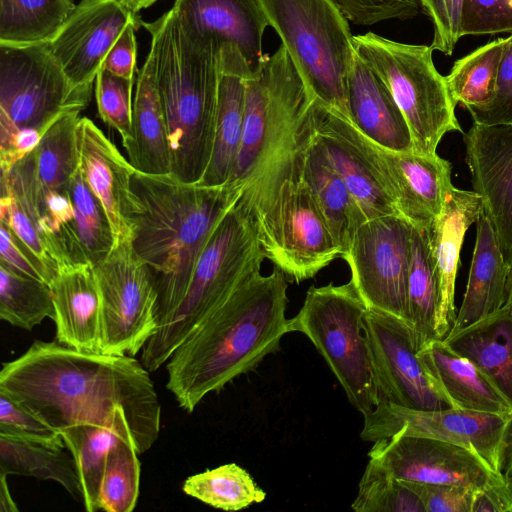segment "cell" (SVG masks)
Segmentation results:
<instances>
[{
    "instance_id": "obj_1",
    "label": "cell",
    "mask_w": 512,
    "mask_h": 512,
    "mask_svg": "<svg viewBox=\"0 0 512 512\" xmlns=\"http://www.w3.org/2000/svg\"><path fill=\"white\" fill-rule=\"evenodd\" d=\"M149 373L128 355L36 340L2 364L0 392L60 434L79 425H111L125 412L140 455L152 447L161 428V405Z\"/></svg>"
},
{
    "instance_id": "obj_2",
    "label": "cell",
    "mask_w": 512,
    "mask_h": 512,
    "mask_svg": "<svg viewBox=\"0 0 512 512\" xmlns=\"http://www.w3.org/2000/svg\"><path fill=\"white\" fill-rule=\"evenodd\" d=\"M287 277L277 267L255 274L171 355L166 388L187 413L202 399L253 370L290 333Z\"/></svg>"
},
{
    "instance_id": "obj_3",
    "label": "cell",
    "mask_w": 512,
    "mask_h": 512,
    "mask_svg": "<svg viewBox=\"0 0 512 512\" xmlns=\"http://www.w3.org/2000/svg\"><path fill=\"white\" fill-rule=\"evenodd\" d=\"M245 185L209 187L182 182L171 174L134 173L132 247L155 281L157 327L184 298L212 233Z\"/></svg>"
},
{
    "instance_id": "obj_4",
    "label": "cell",
    "mask_w": 512,
    "mask_h": 512,
    "mask_svg": "<svg viewBox=\"0 0 512 512\" xmlns=\"http://www.w3.org/2000/svg\"><path fill=\"white\" fill-rule=\"evenodd\" d=\"M140 24L151 35L171 175L185 183H198L214 145L220 50L191 33L173 9L153 22Z\"/></svg>"
},
{
    "instance_id": "obj_5",
    "label": "cell",
    "mask_w": 512,
    "mask_h": 512,
    "mask_svg": "<svg viewBox=\"0 0 512 512\" xmlns=\"http://www.w3.org/2000/svg\"><path fill=\"white\" fill-rule=\"evenodd\" d=\"M294 141L246 183L243 196L266 258L288 279L300 283L342 252L296 170L291 153Z\"/></svg>"
},
{
    "instance_id": "obj_6",
    "label": "cell",
    "mask_w": 512,
    "mask_h": 512,
    "mask_svg": "<svg viewBox=\"0 0 512 512\" xmlns=\"http://www.w3.org/2000/svg\"><path fill=\"white\" fill-rule=\"evenodd\" d=\"M265 258L252 211L242 192L212 233L184 298L144 346V367L154 372L167 363L234 291L260 272Z\"/></svg>"
},
{
    "instance_id": "obj_7",
    "label": "cell",
    "mask_w": 512,
    "mask_h": 512,
    "mask_svg": "<svg viewBox=\"0 0 512 512\" xmlns=\"http://www.w3.org/2000/svg\"><path fill=\"white\" fill-rule=\"evenodd\" d=\"M259 1L313 97L347 118L346 87L357 54L340 8L333 0Z\"/></svg>"
},
{
    "instance_id": "obj_8",
    "label": "cell",
    "mask_w": 512,
    "mask_h": 512,
    "mask_svg": "<svg viewBox=\"0 0 512 512\" xmlns=\"http://www.w3.org/2000/svg\"><path fill=\"white\" fill-rule=\"evenodd\" d=\"M354 46L358 58L383 81L401 110L414 152L435 154L446 133L462 132L431 46L396 42L372 32L354 36Z\"/></svg>"
},
{
    "instance_id": "obj_9",
    "label": "cell",
    "mask_w": 512,
    "mask_h": 512,
    "mask_svg": "<svg viewBox=\"0 0 512 512\" xmlns=\"http://www.w3.org/2000/svg\"><path fill=\"white\" fill-rule=\"evenodd\" d=\"M367 307L353 283L311 286L299 312L288 319L289 332L306 335L327 362L349 402L362 415L380 396L363 330Z\"/></svg>"
},
{
    "instance_id": "obj_10",
    "label": "cell",
    "mask_w": 512,
    "mask_h": 512,
    "mask_svg": "<svg viewBox=\"0 0 512 512\" xmlns=\"http://www.w3.org/2000/svg\"><path fill=\"white\" fill-rule=\"evenodd\" d=\"M315 98L281 44L246 78L241 145L229 182H245L294 139Z\"/></svg>"
},
{
    "instance_id": "obj_11",
    "label": "cell",
    "mask_w": 512,
    "mask_h": 512,
    "mask_svg": "<svg viewBox=\"0 0 512 512\" xmlns=\"http://www.w3.org/2000/svg\"><path fill=\"white\" fill-rule=\"evenodd\" d=\"M91 93L71 84L48 43L0 45V139L23 130L45 134L84 110Z\"/></svg>"
},
{
    "instance_id": "obj_12",
    "label": "cell",
    "mask_w": 512,
    "mask_h": 512,
    "mask_svg": "<svg viewBox=\"0 0 512 512\" xmlns=\"http://www.w3.org/2000/svg\"><path fill=\"white\" fill-rule=\"evenodd\" d=\"M100 295L101 353L135 357L157 330V289L132 242L93 265Z\"/></svg>"
},
{
    "instance_id": "obj_13",
    "label": "cell",
    "mask_w": 512,
    "mask_h": 512,
    "mask_svg": "<svg viewBox=\"0 0 512 512\" xmlns=\"http://www.w3.org/2000/svg\"><path fill=\"white\" fill-rule=\"evenodd\" d=\"M363 416L360 436L364 441L375 442L396 433L434 438L468 449L493 472L502 474L512 414L452 407L420 410L380 402Z\"/></svg>"
},
{
    "instance_id": "obj_14",
    "label": "cell",
    "mask_w": 512,
    "mask_h": 512,
    "mask_svg": "<svg viewBox=\"0 0 512 512\" xmlns=\"http://www.w3.org/2000/svg\"><path fill=\"white\" fill-rule=\"evenodd\" d=\"M411 233V223L399 214L369 219L356 230L342 256L366 307L408 323Z\"/></svg>"
},
{
    "instance_id": "obj_15",
    "label": "cell",
    "mask_w": 512,
    "mask_h": 512,
    "mask_svg": "<svg viewBox=\"0 0 512 512\" xmlns=\"http://www.w3.org/2000/svg\"><path fill=\"white\" fill-rule=\"evenodd\" d=\"M362 326L380 402L420 410L448 407L431 386L417 357L419 346L408 322L389 313L367 308Z\"/></svg>"
},
{
    "instance_id": "obj_16",
    "label": "cell",
    "mask_w": 512,
    "mask_h": 512,
    "mask_svg": "<svg viewBox=\"0 0 512 512\" xmlns=\"http://www.w3.org/2000/svg\"><path fill=\"white\" fill-rule=\"evenodd\" d=\"M368 456L370 462L400 481L479 489L503 478L468 449L429 437L396 433L375 441Z\"/></svg>"
},
{
    "instance_id": "obj_17",
    "label": "cell",
    "mask_w": 512,
    "mask_h": 512,
    "mask_svg": "<svg viewBox=\"0 0 512 512\" xmlns=\"http://www.w3.org/2000/svg\"><path fill=\"white\" fill-rule=\"evenodd\" d=\"M306 114L314 139L344 180L364 220L399 214L366 137L340 112L317 99Z\"/></svg>"
},
{
    "instance_id": "obj_18",
    "label": "cell",
    "mask_w": 512,
    "mask_h": 512,
    "mask_svg": "<svg viewBox=\"0 0 512 512\" xmlns=\"http://www.w3.org/2000/svg\"><path fill=\"white\" fill-rule=\"evenodd\" d=\"M140 22L116 0H81L48 45L71 84L92 90L113 44L128 25Z\"/></svg>"
},
{
    "instance_id": "obj_19",
    "label": "cell",
    "mask_w": 512,
    "mask_h": 512,
    "mask_svg": "<svg viewBox=\"0 0 512 512\" xmlns=\"http://www.w3.org/2000/svg\"><path fill=\"white\" fill-rule=\"evenodd\" d=\"M473 191L512 266V124H473L463 134Z\"/></svg>"
},
{
    "instance_id": "obj_20",
    "label": "cell",
    "mask_w": 512,
    "mask_h": 512,
    "mask_svg": "<svg viewBox=\"0 0 512 512\" xmlns=\"http://www.w3.org/2000/svg\"><path fill=\"white\" fill-rule=\"evenodd\" d=\"M367 144L398 213L414 227L430 228L452 184L451 163L437 153L396 152L369 139Z\"/></svg>"
},
{
    "instance_id": "obj_21",
    "label": "cell",
    "mask_w": 512,
    "mask_h": 512,
    "mask_svg": "<svg viewBox=\"0 0 512 512\" xmlns=\"http://www.w3.org/2000/svg\"><path fill=\"white\" fill-rule=\"evenodd\" d=\"M1 179L37 227L60 271L91 264L75 229L70 192L38 184L33 151L1 172Z\"/></svg>"
},
{
    "instance_id": "obj_22",
    "label": "cell",
    "mask_w": 512,
    "mask_h": 512,
    "mask_svg": "<svg viewBox=\"0 0 512 512\" xmlns=\"http://www.w3.org/2000/svg\"><path fill=\"white\" fill-rule=\"evenodd\" d=\"M77 141L81 171L107 213L115 245L132 242L131 180L136 169L88 117L79 120Z\"/></svg>"
},
{
    "instance_id": "obj_23",
    "label": "cell",
    "mask_w": 512,
    "mask_h": 512,
    "mask_svg": "<svg viewBox=\"0 0 512 512\" xmlns=\"http://www.w3.org/2000/svg\"><path fill=\"white\" fill-rule=\"evenodd\" d=\"M182 24L219 50L229 44L242 53L252 72L264 60L262 38L269 25L259 0H175Z\"/></svg>"
},
{
    "instance_id": "obj_24",
    "label": "cell",
    "mask_w": 512,
    "mask_h": 512,
    "mask_svg": "<svg viewBox=\"0 0 512 512\" xmlns=\"http://www.w3.org/2000/svg\"><path fill=\"white\" fill-rule=\"evenodd\" d=\"M306 113L292 145V159L340 247L342 257L365 220L344 180L314 139Z\"/></svg>"
},
{
    "instance_id": "obj_25",
    "label": "cell",
    "mask_w": 512,
    "mask_h": 512,
    "mask_svg": "<svg viewBox=\"0 0 512 512\" xmlns=\"http://www.w3.org/2000/svg\"><path fill=\"white\" fill-rule=\"evenodd\" d=\"M482 213L483 204L478 194L456 188L451 184L445 191L440 216L430 228L439 282V301L435 318L437 338H445L455 323V281L460 252L468 228L476 223Z\"/></svg>"
},
{
    "instance_id": "obj_26",
    "label": "cell",
    "mask_w": 512,
    "mask_h": 512,
    "mask_svg": "<svg viewBox=\"0 0 512 512\" xmlns=\"http://www.w3.org/2000/svg\"><path fill=\"white\" fill-rule=\"evenodd\" d=\"M252 73L238 48L229 44L220 48L214 145L199 185L222 186L231 179L242 140L246 78Z\"/></svg>"
},
{
    "instance_id": "obj_27",
    "label": "cell",
    "mask_w": 512,
    "mask_h": 512,
    "mask_svg": "<svg viewBox=\"0 0 512 512\" xmlns=\"http://www.w3.org/2000/svg\"><path fill=\"white\" fill-rule=\"evenodd\" d=\"M417 357L431 386L448 407L512 414V407L480 370L444 339L428 340Z\"/></svg>"
},
{
    "instance_id": "obj_28",
    "label": "cell",
    "mask_w": 512,
    "mask_h": 512,
    "mask_svg": "<svg viewBox=\"0 0 512 512\" xmlns=\"http://www.w3.org/2000/svg\"><path fill=\"white\" fill-rule=\"evenodd\" d=\"M347 118L367 139L396 152H411L407 122L383 81L357 56L346 87Z\"/></svg>"
},
{
    "instance_id": "obj_29",
    "label": "cell",
    "mask_w": 512,
    "mask_h": 512,
    "mask_svg": "<svg viewBox=\"0 0 512 512\" xmlns=\"http://www.w3.org/2000/svg\"><path fill=\"white\" fill-rule=\"evenodd\" d=\"M49 285L57 342L79 351L101 353L100 295L93 265L63 269Z\"/></svg>"
},
{
    "instance_id": "obj_30",
    "label": "cell",
    "mask_w": 512,
    "mask_h": 512,
    "mask_svg": "<svg viewBox=\"0 0 512 512\" xmlns=\"http://www.w3.org/2000/svg\"><path fill=\"white\" fill-rule=\"evenodd\" d=\"M124 148L136 171L149 175L171 174L167 123L151 51L138 72L132 104V138Z\"/></svg>"
},
{
    "instance_id": "obj_31",
    "label": "cell",
    "mask_w": 512,
    "mask_h": 512,
    "mask_svg": "<svg viewBox=\"0 0 512 512\" xmlns=\"http://www.w3.org/2000/svg\"><path fill=\"white\" fill-rule=\"evenodd\" d=\"M443 339L512 407V314L505 305Z\"/></svg>"
},
{
    "instance_id": "obj_32",
    "label": "cell",
    "mask_w": 512,
    "mask_h": 512,
    "mask_svg": "<svg viewBox=\"0 0 512 512\" xmlns=\"http://www.w3.org/2000/svg\"><path fill=\"white\" fill-rule=\"evenodd\" d=\"M509 268L492 224L482 213L476 221V240L466 291L449 333L468 326L505 304Z\"/></svg>"
},
{
    "instance_id": "obj_33",
    "label": "cell",
    "mask_w": 512,
    "mask_h": 512,
    "mask_svg": "<svg viewBox=\"0 0 512 512\" xmlns=\"http://www.w3.org/2000/svg\"><path fill=\"white\" fill-rule=\"evenodd\" d=\"M0 473L52 480L82 500L76 461L63 439L47 441L0 432Z\"/></svg>"
},
{
    "instance_id": "obj_34",
    "label": "cell",
    "mask_w": 512,
    "mask_h": 512,
    "mask_svg": "<svg viewBox=\"0 0 512 512\" xmlns=\"http://www.w3.org/2000/svg\"><path fill=\"white\" fill-rule=\"evenodd\" d=\"M61 436L75 458L86 511H99L100 483L109 452L124 441L135 444L126 413L121 412L111 425H79Z\"/></svg>"
},
{
    "instance_id": "obj_35",
    "label": "cell",
    "mask_w": 512,
    "mask_h": 512,
    "mask_svg": "<svg viewBox=\"0 0 512 512\" xmlns=\"http://www.w3.org/2000/svg\"><path fill=\"white\" fill-rule=\"evenodd\" d=\"M431 228V227H430ZM430 228L412 226L411 261L408 276V319L419 348L437 338L435 318L439 301V282Z\"/></svg>"
},
{
    "instance_id": "obj_36",
    "label": "cell",
    "mask_w": 512,
    "mask_h": 512,
    "mask_svg": "<svg viewBox=\"0 0 512 512\" xmlns=\"http://www.w3.org/2000/svg\"><path fill=\"white\" fill-rule=\"evenodd\" d=\"M75 7L73 0H0V45L51 42Z\"/></svg>"
},
{
    "instance_id": "obj_37",
    "label": "cell",
    "mask_w": 512,
    "mask_h": 512,
    "mask_svg": "<svg viewBox=\"0 0 512 512\" xmlns=\"http://www.w3.org/2000/svg\"><path fill=\"white\" fill-rule=\"evenodd\" d=\"M509 40L510 36L498 38L454 62L445 78L456 105L468 110L494 98L500 63Z\"/></svg>"
},
{
    "instance_id": "obj_38",
    "label": "cell",
    "mask_w": 512,
    "mask_h": 512,
    "mask_svg": "<svg viewBox=\"0 0 512 512\" xmlns=\"http://www.w3.org/2000/svg\"><path fill=\"white\" fill-rule=\"evenodd\" d=\"M79 115V112H72L60 118L33 150L37 181L44 189L69 191L71 180L80 167Z\"/></svg>"
},
{
    "instance_id": "obj_39",
    "label": "cell",
    "mask_w": 512,
    "mask_h": 512,
    "mask_svg": "<svg viewBox=\"0 0 512 512\" xmlns=\"http://www.w3.org/2000/svg\"><path fill=\"white\" fill-rule=\"evenodd\" d=\"M182 490L188 496L225 511L242 510L266 497L249 473L235 463L188 477Z\"/></svg>"
},
{
    "instance_id": "obj_40",
    "label": "cell",
    "mask_w": 512,
    "mask_h": 512,
    "mask_svg": "<svg viewBox=\"0 0 512 512\" xmlns=\"http://www.w3.org/2000/svg\"><path fill=\"white\" fill-rule=\"evenodd\" d=\"M50 285L23 276L0 264V318L12 326L32 330L45 318L54 319Z\"/></svg>"
},
{
    "instance_id": "obj_41",
    "label": "cell",
    "mask_w": 512,
    "mask_h": 512,
    "mask_svg": "<svg viewBox=\"0 0 512 512\" xmlns=\"http://www.w3.org/2000/svg\"><path fill=\"white\" fill-rule=\"evenodd\" d=\"M69 192L78 238L90 263L95 265L104 260L115 245L109 218L80 167L71 180Z\"/></svg>"
},
{
    "instance_id": "obj_42",
    "label": "cell",
    "mask_w": 512,
    "mask_h": 512,
    "mask_svg": "<svg viewBox=\"0 0 512 512\" xmlns=\"http://www.w3.org/2000/svg\"><path fill=\"white\" fill-rule=\"evenodd\" d=\"M138 455L132 441L121 442L109 452L100 483V510L106 512L134 510L140 484Z\"/></svg>"
},
{
    "instance_id": "obj_43",
    "label": "cell",
    "mask_w": 512,
    "mask_h": 512,
    "mask_svg": "<svg viewBox=\"0 0 512 512\" xmlns=\"http://www.w3.org/2000/svg\"><path fill=\"white\" fill-rule=\"evenodd\" d=\"M351 507L357 512H425L411 489L370 461Z\"/></svg>"
},
{
    "instance_id": "obj_44",
    "label": "cell",
    "mask_w": 512,
    "mask_h": 512,
    "mask_svg": "<svg viewBox=\"0 0 512 512\" xmlns=\"http://www.w3.org/2000/svg\"><path fill=\"white\" fill-rule=\"evenodd\" d=\"M0 222L5 223L32 258L45 281L50 284L60 269L44 239L25 210L13 197L7 183L1 179Z\"/></svg>"
},
{
    "instance_id": "obj_45",
    "label": "cell",
    "mask_w": 512,
    "mask_h": 512,
    "mask_svg": "<svg viewBox=\"0 0 512 512\" xmlns=\"http://www.w3.org/2000/svg\"><path fill=\"white\" fill-rule=\"evenodd\" d=\"M134 80L101 68L95 79V97L102 121L115 129L125 146L132 138L131 93Z\"/></svg>"
},
{
    "instance_id": "obj_46",
    "label": "cell",
    "mask_w": 512,
    "mask_h": 512,
    "mask_svg": "<svg viewBox=\"0 0 512 512\" xmlns=\"http://www.w3.org/2000/svg\"><path fill=\"white\" fill-rule=\"evenodd\" d=\"M461 27L462 36L512 34L509 0H464Z\"/></svg>"
},
{
    "instance_id": "obj_47",
    "label": "cell",
    "mask_w": 512,
    "mask_h": 512,
    "mask_svg": "<svg viewBox=\"0 0 512 512\" xmlns=\"http://www.w3.org/2000/svg\"><path fill=\"white\" fill-rule=\"evenodd\" d=\"M351 22L370 26L376 23L415 17L421 11L419 0H333Z\"/></svg>"
},
{
    "instance_id": "obj_48",
    "label": "cell",
    "mask_w": 512,
    "mask_h": 512,
    "mask_svg": "<svg viewBox=\"0 0 512 512\" xmlns=\"http://www.w3.org/2000/svg\"><path fill=\"white\" fill-rule=\"evenodd\" d=\"M464 0H419L434 28L433 50L451 56L462 37L461 14Z\"/></svg>"
},
{
    "instance_id": "obj_49",
    "label": "cell",
    "mask_w": 512,
    "mask_h": 512,
    "mask_svg": "<svg viewBox=\"0 0 512 512\" xmlns=\"http://www.w3.org/2000/svg\"><path fill=\"white\" fill-rule=\"evenodd\" d=\"M468 112L475 124H512V34L500 63L494 98L483 106L468 109Z\"/></svg>"
},
{
    "instance_id": "obj_50",
    "label": "cell",
    "mask_w": 512,
    "mask_h": 512,
    "mask_svg": "<svg viewBox=\"0 0 512 512\" xmlns=\"http://www.w3.org/2000/svg\"><path fill=\"white\" fill-rule=\"evenodd\" d=\"M421 500L425 512H472L473 489L464 485L402 481Z\"/></svg>"
},
{
    "instance_id": "obj_51",
    "label": "cell",
    "mask_w": 512,
    "mask_h": 512,
    "mask_svg": "<svg viewBox=\"0 0 512 512\" xmlns=\"http://www.w3.org/2000/svg\"><path fill=\"white\" fill-rule=\"evenodd\" d=\"M0 432L47 441L63 439L57 430L3 392H0Z\"/></svg>"
},
{
    "instance_id": "obj_52",
    "label": "cell",
    "mask_w": 512,
    "mask_h": 512,
    "mask_svg": "<svg viewBox=\"0 0 512 512\" xmlns=\"http://www.w3.org/2000/svg\"><path fill=\"white\" fill-rule=\"evenodd\" d=\"M141 24L128 25L108 52L103 67L110 72L134 80L137 43L135 29Z\"/></svg>"
},
{
    "instance_id": "obj_53",
    "label": "cell",
    "mask_w": 512,
    "mask_h": 512,
    "mask_svg": "<svg viewBox=\"0 0 512 512\" xmlns=\"http://www.w3.org/2000/svg\"><path fill=\"white\" fill-rule=\"evenodd\" d=\"M0 231V264L23 276L46 282L11 229L5 223L0 222Z\"/></svg>"
},
{
    "instance_id": "obj_54",
    "label": "cell",
    "mask_w": 512,
    "mask_h": 512,
    "mask_svg": "<svg viewBox=\"0 0 512 512\" xmlns=\"http://www.w3.org/2000/svg\"><path fill=\"white\" fill-rule=\"evenodd\" d=\"M472 512H512V490L504 478L475 490Z\"/></svg>"
},
{
    "instance_id": "obj_55",
    "label": "cell",
    "mask_w": 512,
    "mask_h": 512,
    "mask_svg": "<svg viewBox=\"0 0 512 512\" xmlns=\"http://www.w3.org/2000/svg\"><path fill=\"white\" fill-rule=\"evenodd\" d=\"M8 475L0 473V511L17 512L18 507L14 502L8 487L6 477Z\"/></svg>"
},
{
    "instance_id": "obj_56",
    "label": "cell",
    "mask_w": 512,
    "mask_h": 512,
    "mask_svg": "<svg viewBox=\"0 0 512 512\" xmlns=\"http://www.w3.org/2000/svg\"><path fill=\"white\" fill-rule=\"evenodd\" d=\"M502 475L507 486L512 490V429L509 436Z\"/></svg>"
},
{
    "instance_id": "obj_57",
    "label": "cell",
    "mask_w": 512,
    "mask_h": 512,
    "mask_svg": "<svg viewBox=\"0 0 512 512\" xmlns=\"http://www.w3.org/2000/svg\"><path fill=\"white\" fill-rule=\"evenodd\" d=\"M123 7L133 14H138L140 10L148 8L158 0H116Z\"/></svg>"
},
{
    "instance_id": "obj_58",
    "label": "cell",
    "mask_w": 512,
    "mask_h": 512,
    "mask_svg": "<svg viewBox=\"0 0 512 512\" xmlns=\"http://www.w3.org/2000/svg\"><path fill=\"white\" fill-rule=\"evenodd\" d=\"M512 314V266L509 268L506 283V301L504 304Z\"/></svg>"
},
{
    "instance_id": "obj_59",
    "label": "cell",
    "mask_w": 512,
    "mask_h": 512,
    "mask_svg": "<svg viewBox=\"0 0 512 512\" xmlns=\"http://www.w3.org/2000/svg\"><path fill=\"white\" fill-rule=\"evenodd\" d=\"M509 3H510V5H511V7H512V0H509Z\"/></svg>"
}]
</instances>
